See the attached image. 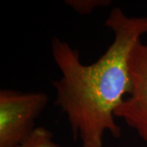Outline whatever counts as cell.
Segmentation results:
<instances>
[{"instance_id":"cell-1","label":"cell","mask_w":147,"mask_h":147,"mask_svg":"<svg viewBox=\"0 0 147 147\" xmlns=\"http://www.w3.org/2000/svg\"><path fill=\"white\" fill-rule=\"evenodd\" d=\"M114 40L105 53L91 65L81 63L77 49L54 37L53 57L61 77L53 81L55 104L67 117L74 140L81 147H103L109 131L121 136L116 109L131 92L128 60L132 48L147 33V16H128L114 7L105 23Z\"/></svg>"},{"instance_id":"cell-3","label":"cell","mask_w":147,"mask_h":147,"mask_svg":"<svg viewBox=\"0 0 147 147\" xmlns=\"http://www.w3.org/2000/svg\"><path fill=\"white\" fill-rule=\"evenodd\" d=\"M131 92L115 112L147 142V44L139 41L128 60Z\"/></svg>"},{"instance_id":"cell-4","label":"cell","mask_w":147,"mask_h":147,"mask_svg":"<svg viewBox=\"0 0 147 147\" xmlns=\"http://www.w3.org/2000/svg\"><path fill=\"white\" fill-rule=\"evenodd\" d=\"M17 147H60L53 142V133L44 127H37Z\"/></svg>"},{"instance_id":"cell-5","label":"cell","mask_w":147,"mask_h":147,"mask_svg":"<svg viewBox=\"0 0 147 147\" xmlns=\"http://www.w3.org/2000/svg\"><path fill=\"white\" fill-rule=\"evenodd\" d=\"M65 3L74 11L81 15H88L96 8L111 4L110 0H65Z\"/></svg>"},{"instance_id":"cell-2","label":"cell","mask_w":147,"mask_h":147,"mask_svg":"<svg viewBox=\"0 0 147 147\" xmlns=\"http://www.w3.org/2000/svg\"><path fill=\"white\" fill-rule=\"evenodd\" d=\"M48 102L45 92L0 90V147H17L36 127Z\"/></svg>"}]
</instances>
